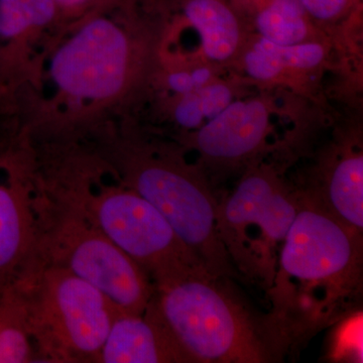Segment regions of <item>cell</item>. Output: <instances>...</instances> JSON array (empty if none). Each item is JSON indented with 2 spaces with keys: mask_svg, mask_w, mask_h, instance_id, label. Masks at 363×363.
I'll return each mask as SVG.
<instances>
[{
  "mask_svg": "<svg viewBox=\"0 0 363 363\" xmlns=\"http://www.w3.org/2000/svg\"><path fill=\"white\" fill-rule=\"evenodd\" d=\"M58 11L60 23L73 26L90 14L107 11L118 0H52Z\"/></svg>",
  "mask_w": 363,
  "mask_h": 363,
  "instance_id": "d6986e66",
  "label": "cell"
},
{
  "mask_svg": "<svg viewBox=\"0 0 363 363\" xmlns=\"http://www.w3.org/2000/svg\"><path fill=\"white\" fill-rule=\"evenodd\" d=\"M108 11L74 23L51 51L47 111L64 125L123 104L155 80L164 30Z\"/></svg>",
  "mask_w": 363,
  "mask_h": 363,
  "instance_id": "6da1fadb",
  "label": "cell"
},
{
  "mask_svg": "<svg viewBox=\"0 0 363 363\" xmlns=\"http://www.w3.org/2000/svg\"><path fill=\"white\" fill-rule=\"evenodd\" d=\"M197 90L201 100L205 119H212L218 116L231 102L234 101V91L230 83L218 79L208 83Z\"/></svg>",
  "mask_w": 363,
  "mask_h": 363,
  "instance_id": "ffe728a7",
  "label": "cell"
},
{
  "mask_svg": "<svg viewBox=\"0 0 363 363\" xmlns=\"http://www.w3.org/2000/svg\"><path fill=\"white\" fill-rule=\"evenodd\" d=\"M25 301L11 286L0 294V363H28L37 358Z\"/></svg>",
  "mask_w": 363,
  "mask_h": 363,
  "instance_id": "2e32d148",
  "label": "cell"
},
{
  "mask_svg": "<svg viewBox=\"0 0 363 363\" xmlns=\"http://www.w3.org/2000/svg\"><path fill=\"white\" fill-rule=\"evenodd\" d=\"M40 221L35 255L98 289L121 312L142 314L155 293L142 267L72 208L57 202Z\"/></svg>",
  "mask_w": 363,
  "mask_h": 363,
  "instance_id": "ba28073f",
  "label": "cell"
},
{
  "mask_svg": "<svg viewBox=\"0 0 363 363\" xmlns=\"http://www.w3.org/2000/svg\"><path fill=\"white\" fill-rule=\"evenodd\" d=\"M221 279L207 271L176 274L154 285L150 304L191 363L269 362V343Z\"/></svg>",
  "mask_w": 363,
  "mask_h": 363,
  "instance_id": "5b68a950",
  "label": "cell"
},
{
  "mask_svg": "<svg viewBox=\"0 0 363 363\" xmlns=\"http://www.w3.org/2000/svg\"><path fill=\"white\" fill-rule=\"evenodd\" d=\"M276 106L267 96L231 102L218 116L203 124L185 140L197 152L199 164L209 172L247 168L262 159L274 130Z\"/></svg>",
  "mask_w": 363,
  "mask_h": 363,
  "instance_id": "9c48e42d",
  "label": "cell"
},
{
  "mask_svg": "<svg viewBox=\"0 0 363 363\" xmlns=\"http://www.w3.org/2000/svg\"><path fill=\"white\" fill-rule=\"evenodd\" d=\"M182 18L199 35L200 61L234 65L250 32L233 0H181Z\"/></svg>",
  "mask_w": 363,
  "mask_h": 363,
  "instance_id": "4fadbf2b",
  "label": "cell"
},
{
  "mask_svg": "<svg viewBox=\"0 0 363 363\" xmlns=\"http://www.w3.org/2000/svg\"><path fill=\"white\" fill-rule=\"evenodd\" d=\"M59 23L52 0H0V104H13L33 80L35 44Z\"/></svg>",
  "mask_w": 363,
  "mask_h": 363,
  "instance_id": "8fae6325",
  "label": "cell"
},
{
  "mask_svg": "<svg viewBox=\"0 0 363 363\" xmlns=\"http://www.w3.org/2000/svg\"><path fill=\"white\" fill-rule=\"evenodd\" d=\"M33 168L20 152L0 155V294L18 281L35 257L39 203Z\"/></svg>",
  "mask_w": 363,
  "mask_h": 363,
  "instance_id": "30bf717a",
  "label": "cell"
},
{
  "mask_svg": "<svg viewBox=\"0 0 363 363\" xmlns=\"http://www.w3.org/2000/svg\"><path fill=\"white\" fill-rule=\"evenodd\" d=\"M56 172L47 188L57 202L99 229L154 285L183 272L207 271L159 210L116 176V184L105 183L95 175L94 162L81 159L64 162Z\"/></svg>",
  "mask_w": 363,
  "mask_h": 363,
  "instance_id": "277c9868",
  "label": "cell"
},
{
  "mask_svg": "<svg viewBox=\"0 0 363 363\" xmlns=\"http://www.w3.org/2000/svg\"><path fill=\"white\" fill-rule=\"evenodd\" d=\"M96 362H190L152 306L142 314L117 312Z\"/></svg>",
  "mask_w": 363,
  "mask_h": 363,
  "instance_id": "7c38bea8",
  "label": "cell"
},
{
  "mask_svg": "<svg viewBox=\"0 0 363 363\" xmlns=\"http://www.w3.org/2000/svg\"><path fill=\"white\" fill-rule=\"evenodd\" d=\"M102 157L117 180L159 210L210 274L233 276L235 269L217 229L218 201L199 164H190L172 143L140 135L111 140Z\"/></svg>",
  "mask_w": 363,
  "mask_h": 363,
  "instance_id": "3957f363",
  "label": "cell"
},
{
  "mask_svg": "<svg viewBox=\"0 0 363 363\" xmlns=\"http://www.w3.org/2000/svg\"><path fill=\"white\" fill-rule=\"evenodd\" d=\"M169 105L174 121L184 130L192 133L204 124L205 116L197 90L174 95Z\"/></svg>",
  "mask_w": 363,
  "mask_h": 363,
  "instance_id": "ac0fdd59",
  "label": "cell"
},
{
  "mask_svg": "<svg viewBox=\"0 0 363 363\" xmlns=\"http://www.w3.org/2000/svg\"><path fill=\"white\" fill-rule=\"evenodd\" d=\"M319 190L303 193L358 234L363 229V154L359 143L336 145L322 169Z\"/></svg>",
  "mask_w": 363,
  "mask_h": 363,
  "instance_id": "5bb4252c",
  "label": "cell"
},
{
  "mask_svg": "<svg viewBox=\"0 0 363 363\" xmlns=\"http://www.w3.org/2000/svg\"><path fill=\"white\" fill-rule=\"evenodd\" d=\"M250 32L274 45L331 40L310 18L298 0H233Z\"/></svg>",
  "mask_w": 363,
  "mask_h": 363,
  "instance_id": "9a60e30c",
  "label": "cell"
},
{
  "mask_svg": "<svg viewBox=\"0 0 363 363\" xmlns=\"http://www.w3.org/2000/svg\"><path fill=\"white\" fill-rule=\"evenodd\" d=\"M310 18L330 35L362 13V0H298Z\"/></svg>",
  "mask_w": 363,
  "mask_h": 363,
  "instance_id": "e0dca14e",
  "label": "cell"
},
{
  "mask_svg": "<svg viewBox=\"0 0 363 363\" xmlns=\"http://www.w3.org/2000/svg\"><path fill=\"white\" fill-rule=\"evenodd\" d=\"M298 195L269 292L285 323L312 327L336 317L360 288L362 235Z\"/></svg>",
  "mask_w": 363,
  "mask_h": 363,
  "instance_id": "7a4b0ae2",
  "label": "cell"
},
{
  "mask_svg": "<svg viewBox=\"0 0 363 363\" xmlns=\"http://www.w3.org/2000/svg\"><path fill=\"white\" fill-rule=\"evenodd\" d=\"M298 198L279 168L259 159L217 206V229L233 267L269 291Z\"/></svg>",
  "mask_w": 363,
  "mask_h": 363,
  "instance_id": "52a82bcc",
  "label": "cell"
},
{
  "mask_svg": "<svg viewBox=\"0 0 363 363\" xmlns=\"http://www.w3.org/2000/svg\"><path fill=\"white\" fill-rule=\"evenodd\" d=\"M25 301L38 355L96 362L118 309L84 279L33 259L13 285Z\"/></svg>",
  "mask_w": 363,
  "mask_h": 363,
  "instance_id": "8992f818",
  "label": "cell"
}]
</instances>
